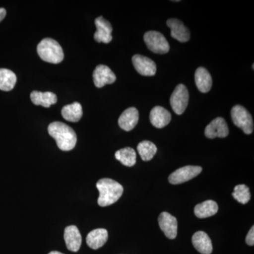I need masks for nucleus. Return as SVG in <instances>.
<instances>
[{"label":"nucleus","mask_w":254,"mask_h":254,"mask_svg":"<svg viewBox=\"0 0 254 254\" xmlns=\"http://www.w3.org/2000/svg\"><path fill=\"white\" fill-rule=\"evenodd\" d=\"M195 82L197 88L201 93H206L211 89L213 86V80L211 75L206 68L198 67L195 71Z\"/></svg>","instance_id":"a211bd4d"},{"label":"nucleus","mask_w":254,"mask_h":254,"mask_svg":"<svg viewBox=\"0 0 254 254\" xmlns=\"http://www.w3.org/2000/svg\"><path fill=\"white\" fill-rule=\"evenodd\" d=\"M48 133L56 141L58 148L64 151L72 150L76 144V133L66 124L60 122L50 124L48 127Z\"/></svg>","instance_id":"f257e3e1"},{"label":"nucleus","mask_w":254,"mask_h":254,"mask_svg":"<svg viewBox=\"0 0 254 254\" xmlns=\"http://www.w3.org/2000/svg\"><path fill=\"white\" fill-rule=\"evenodd\" d=\"M62 115L66 121L77 123L81 120L83 115L81 105L77 102H75L72 104L66 105L62 110Z\"/></svg>","instance_id":"4be33fe9"},{"label":"nucleus","mask_w":254,"mask_h":254,"mask_svg":"<svg viewBox=\"0 0 254 254\" xmlns=\"http://www.w3.org/2000/svg\"><path fill=\"white\" fill-rule=\"evenodd\" d=\"M66 247L72 252H77L81 248L82 238L81 233L75 225L66 227L64 235Z\"/></svg>","instance_id":"4468645a"},{"label":"nucleus","mask_w":254,"mask_h":254,"mask_svg":"<svg viewBox=\"0 0 254 254\" xmlns=\"http://www.w3.org/2000/svg\"><path fill=\"white\" fill-rule=\"evenodd\" d=\"M218 211V205L214 200H208L196 205L194 208V213L197 218L203 219L209 218L215 215Z\"/></svg>","instance_id":"412c9836"},{"label":"nucleus","mask_w":254,"mask_h":254,"mask_svg":"<svg viewBox=\"0 0 254 254\" xmlns=\"http://www.w3.org/2000/svg\"><path fill=\"white\" fill-rule=\"evenodd\" d=\"M229 134L226 121L222 118H217L205 127V136L208 138H225Z\"/></svg>","instance_id":"9b49d317"},{"label":"nucleus","mask_w":254,"mask_h":254,"mask_svg":"<svg viewBox=\"0 0 254 254\" xmlns=\"http://www.w3.org/2000/svg\"><path fill=\"white\" fill-rule=\"evenodd\" d=\"M232 120L235 125L243 130L246 134H251L254 131V121L248 110L240 105H237L231 110Z\"/></svg>","instance_id":"20e7f679"},{"label":"nucleus","mask_w":254,"mask_h":254,"mask_svg":"<svg viewBox=\"0 0 254 254\" xmlns=\"http://www.w3.org/2000/svg\"><path fill=\"white\" fill-rule=\"evenodd\" d=\"M6 11L4 8H0V22L4 19L6 16Z\"/></svg>","instance_id":"cd10ccee"},{"label":"nucleus","mask_w":254,"mask_h":254,"mask_svg":"<svg viewBox=\"0 0 254 254\" xmlns=\"http://www.w3.org/2000/svg\"><path fill=\"white\" fill-rule=\"evenodd\" d=\"M167 25L171 29V36L180 43H186L190 41V31L180 20L170 18L167 21Z\"/></svg>","instance_id":"ddd939ff"},{"label":"nucleus","mask_w":254,"mask_h":254,"mask_svg":"<svg viewBox=\"0 0 254 254\" xmlns=\"http://www.w3.org/2000/svg\"><path fill=\"white\" fill-rule=\"evenodd\" d=\"M137 150L143 161H149L153 159L158 150L156 145L149 141H143L138 143Z\"/></svg>","instance_id":"393cba45"},{"label":"nucleus","mask_w":254,"mask_h":254,"mask_svg":"<svg viewBox=\"0 0 254 254\" xmlns=\"http://www.w3.org/2000/svg\"><path fill=\"white\" fill-rule=\"evenodd\" d=\"M232 196L236 199L239 203L246 204L251 199V193L250 188L245 185H239L234 189Z\"/></svg>","instance_id":"a878e982"},{"label":"nucleus","mask_w":254,"mask_h":254,"mask_svg":"<svg viewBox=\"0 0 254 254\" xmlns=\"http://www.w3.org/2000/svg\"><path fill=\"white\" fill-rule=\"evenodd\" d=\"M139 114L136 108H129L125 110L119 118L120 128L127 131H131L138 124Z\"/></svg>","instance_id":"2eb2a0df"},{"label":"nucleus","mask_w":254,"mask_h":254,"mask_svg":"<svg viewBox=\"0 0 254 254\" xmlns=\"http://www.w3.org/2000/svg\"><path fill=\"white\" fill-rule=\"evenodd\" d=\"M108 232L105 229H95L89 232L86 237V243L90 248L98 250L106 243Z\"/></svg>","instance_id":"6ab92c4d"},{"label":"nucleus","mask_w":254,"mask_h":254,"mask_svg":"<svg viewBox=\"0 0 254 254\" xmlns=\"http://www.w3.org/2000/svg\"><path fill=\"white\" fill-rule=\"evenodd\" d=\"M32 103L36 105H41L45 108H50L52 105H54L58 101V97L52 92L33 91L31 93Z\"/></svg>","instance_id":"aec40b11"},{"label":"nucleus","mask_w":254,"mask_h":254,"mask_svg":"<svg viewBox=\"0 0 254 254\" xmlns=\"http://www.w3.org/2000/svg\"><path fill=\"white\" fill-rule=\"evenodd\" d=\"M150 121L158 128H164L171 122V114L161 106H155L150 111Z\"/></svg>","instance_id":"dca6fc26"},{"label":"nucleus","mask_w":254,"mask_h":254,"mask_svg":"<svg viewBox=\"0 0 254 254\" xmlns=\"http://www.w3.org/2000/svg\"><path fill=\"white\" fill-rule=\"evenodd\" d=\"M246 242L250 246L254 245V227H252L246 238Z\"/></svg>","instance_id":"bb28decb"},{"label":"nucleus","mask_w":254,"mask_h":254,"mask_svg":"<svg viewBox=\"0 0 254 254\" xmlns=\"http://www.w3.org/2000/svg\"><path fill=\"white\" fill-rule=\"evenodd\" d=\"M132 63L137 72L142 76H153L156 73V64L147 57L135 55L132 58Z\"/></svg>","instance_id":"1a4fd4ad"},{"label":"nucleus","mask_w":254,"mask_h":254,"mask_svg":"<svg viewBox=\"0 0 254 254\" xmlns=\"http://www.w3.org/2000/svg\"><path fill=\"white\" fill-rule=\"evenodd\" d=\"M192 243L195 250L201 254H210L213 252L211 240L205 232H195L192 237Z\"/></svg>","instance_id":"f3484780"},{"label":"nucleus","mask_w":254,"mask_h":254,"mask_svg":"<svg viewBox=\"0 0 254 254\" xmlns=\"http://www.w3.org/2000/svg\"><path fill=\"white\" fill-rule=\"evenodd\" d=\"M96 187L99 190L98 203L100 206L106 207L113 204L123 195V187L118 182L109 178H103L97 182Z\"/></svg>","instance_id":"f03ea898"},{"label":"nucleus","mask_w":254,"mask_h":254,"mask_svg":"<svg viewBox=\"0 0 254 254\" xmlns=\"http://www.w3.org/2000/svg\"><path fill=\"white\" fill-rule=\"evenodd\" d=\"M143 40L148 49L156 54L164 55L170 51V45L165 37L158 31L146 32Z\"/></svg>","instance_id":"39448f33"},{"label":"nucleus","mask_w":254,"mask_h":254,"mask_svg":"<svg viewBox=\"0 0 254 254\" xmlns=\"http://www.w3.org/2000/svg\"><path fill=\"white\" fill-rule=\"evenodd\" d=\"M93 82L97 88H103L107 84H113L116 81V76L106 65L96 66L93 73Z\"/></svg>","instance_id":"6e6552de"},{"label":"nucleus","mask_w":254,"mask_h":254,"mask_svg":"<svg viewBox=\"0 0 254 254\" xmlns=\"http://www.w3.org/2000/svg\"><path fill=\"white\" fill-rule=\"evenodd\" d=\"M37 52L43 61L53 64H59L64 60L63 50L55 40L45 38L37 47Z\"/></svg>","instance_id":"7ed1b4c3"},{"label":"nucleus","mask_w":254,"mask_h":254,"mask_svg":"<svg viewBox=\"0 0 254 254\" xmlns=\"http://www.w3.org/2000/svg\"><path fill=\"white\" fill-rule=\"evenodd\" d=\"M201 172V167L191 165L183 167L178 169L169 176V182L172 185H180L198 176Z\"/></svg>","instance_id":"0eeeda50"},{"label":"nucleus","mask_w":254,"mask_h":254,"mask_svg":"<svg viewBox=\"0 0 254 254\" xmlns=\"http://www.w3.org/2000/svg\"><path fill=\"white\" fill-rule=\"evenodd\" d=\"M16 83V74L11 70L0 68V90L9 91L14 88Z\"/></svg>","instance_id":"5701e85b"},{"label":"nucleus","mask_w":254,"mask_h":254,"mask_svg":"<svg viewBox=\"0 0 254 254\" xmlns=\"http://www.w3.org/2000/svg\"><path fill=\"white\" fill-rule=\"evenodd\" d=\"M48 254H64L63 253H61V252H56V251H54V252H51L50 253Z\"/></svg>","instance_id":"c85d7f7f"},{"label":"nucleus","mask_w":254,"mask_h":254,"mask_svg":"<svg viewBox=\"0 0 254 254\" xmlns=\"http://www.w3.org/2000/svg\"><path fill=\"white\" fill-rule=\"evenodd\" d=\"M190 93L186 86L179 84L170 97V105L177 115H181L185 113L188 106Z\"/></svg>","instance_id":"423d86ee"},{"label":"nucleus","mask_w":254,"mask_h":254,"mask_svg":"<svg viewBox=\"0 0 254 254\" xmlns=\"http://www.w3.org/2000/svg\"><path fill=\"white\" fill-rule=\"evenodd\" d=\"M95 24L97 28V31L94 34L95 41L98 43H106V44L110 43L113 40V36H112L113 27L111 23L103 16H99L95 19Z\"/></svg>","instance_id":"9d476101"},{"label":"nucleus","mask_w":254,"mask_h":254,"mask_svg":"<svg viewBox=\"0 0 254 254\" xmlns=\"http://www.w3.org/2000/svg\"><path fill=\"white\" fill-rule=\"evenodd\" d=\"M159 226L165 236L170 240L176 238L177 235V220L175 217L167 212H163L158 218Z\"/></svg>","instance_id":"f8f14e48"},{"label":"nucleus","mask_w":254,"mask_h":254,"mask_svg":"<svg viewBox=\"0 0 254 254\" xmlns=\"http://www.w3.org/2000/svg\"><path fill=\"white\" fill-rule=\"evenodd\" d=\"M115 158L127 167H132L136 163V153L133 148L127 147L115 153Z\"/></svg>","instance_id":"b1692460"}]
</instances>
